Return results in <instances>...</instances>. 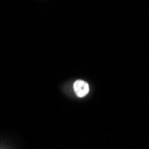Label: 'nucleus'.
Instances as JSON below:
<instances>
[{"label": "nucleus", "instance_id": "1", "mask_svg": "<svg viewBox=\"0 0 149 149\" xmlns=\"http://www.w3.org/2000/svg\"><path fill=\"white\" fill-rule=\"evenodd\" d=\"M73 89L79 97H83L89 91L88 84L83 80H77L73 85Z\"/></svg>", "mask_w": 149, "mask_h": 149}]
</instances>
